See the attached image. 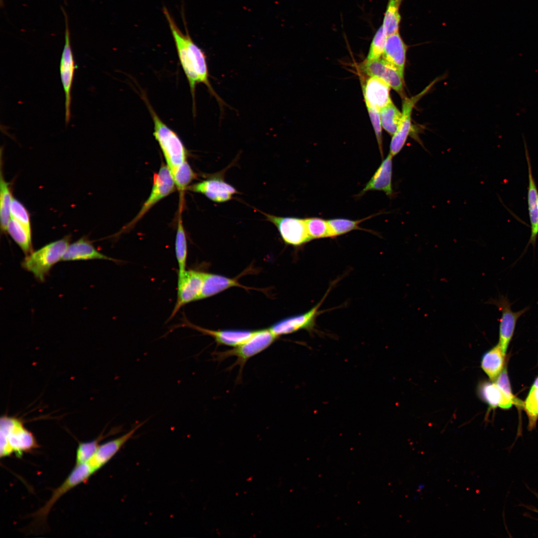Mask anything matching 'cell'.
Returning a JSON list of instances; mask_svg holds the SVG:
<instances>
[{
  "instance_id": "6da1fadb",
  "label": "cell",
  "mask_w": 538,
  "mask_h": 538,
  "mask_svg": "<svg viewBox=\"0 0 538 538\" xmlns=\"http://www.w3.org/2000/svg\"><path fill=\"white\" fill-rule=\"evenodd\" d=\"M163 13L173 38L180 64L189 84L194 111L196 87L199 84H204L207 87L211 95L218 102L220 109H223L227 104L217 94L210 83L205 53L194 43L187 28L184 33L178 27L166 7L163 8Z\"/></svg>"
},
{
  "instance_id": "7a4b0ae2",
  "label": "cell",
  "mask_w": 538,
  "mask_h": 538,
  "mask_svg": "<svg viewBox=\"0 0 538 538\" xmlns=\"http://www.w3.org/2000/svg\"><path fill=\"white\" fill-rule=\"evenodd\" d=\"M0 436L1 458L13 453L19 458L38 446L35 436L25 427L23 420L16 416L6 414L1 416Z\"/></svg>"
},
{
  "instance_id": "3957f363",
  "label": "cell",
  "mask_w": 538,
  "mask_h": 538,
  "mask_svg": "<svg viewBox=\"0 0 538 538\" xmlns=\"http://www.w3.org/2000/svg\"><path fill=\"white\" fill-rule=\"evenodd\" d=\"M153 123V135L163 154L171 175L186 161L187 150L178 134L166 125L144 98Z\"/></svg>"
},
{
  "instance_id": "277c9868",
  "label": "cell",
  "mask_w": 538,
  "mask_h": 538,
  "mask_svg": "<svg viewBox=\"0 0 538 538\" xmlns=\"http://www.w3.org/2000/svg\"><path fill=\"white\" fill-rule=\"evenodd\" d=\"M69 244L68 237L51 242L26 256L21 266L25 270L31 272L36 279L43 282L52 267L62 260Z\"/></svg>"
},
{
  "instance_id": "5b68a950",
  "label": "cell",
  "mask_w": 538,
  "mask_h": 538,
  "mask_svg": "<svg viewBox=\"0 0 538 538\" xmlns=\"http://www.w3.org/2000/svg\"><path fill=\"white\" fill-rule=\"evenodd\" d=\"M278 337L269 329H264L256 330L255 333L247 340L233 348L224 351H215L213 356L215 361L221 362L229 357L235 356L237 360L230 367L231 369L239 365V379H241L243 370L247 361L253 357L264 351L269 347Z\"/></svg>"
},
{
  "instance_id": "8992f818",
  "label": "cell",
  "mask_w": 538,
  "mask_h": 538,
  "mask_svg": "<svg viewBox=\"0 0 538 538\" xmlns=\"http://www.w3.org/2000/svg\"><path fill=\"white\" fill-rule=\"evenodd\" d=\"M94 473L88 463L75 465L64 482L54 490L48 501L33 516L37 521L44 522L53 505L62 496L77 485L87 481Z\"/></svg>"
},
{
  "instance_id": "52a82bcc",
  "label": "cell",
  "mask_w": 538,
  "mask_h": 538,
  "mask_svg": "<svg viewBox=\"0 0 538 538\" xmlns=\"http://www.w3.org/2000/svg\"><path fill=\"white\" fill-rule=\"evenodd\" d=\"M176 189L171 173L166 165L162 164L158 172L153 176L150 194L139 211L125 227L128 229L134 226L158 202L167 196Z\"/></svg>"
},
{
  "instance_id": "ba28073f",
  "label": "cell",
  "mask_w": 538,
  "mask_h": 538,
  "mask_svg": "<svg viewBox=\"0 0 538 538\" xmlns=\"http://www.w3.org/2000/svg\"><path fill=\"white\" fill-rule=\"evenodd\" d=\"M266 220L277 229L283 242L289 245L298 247L311 240L308 235L305 219L292 217H279L262 213Z\"/></svg>"
},
{
  "instance_id": "9c48e42d",
  "label": "cell",
  "mask_w": 538,
  "mask_h": 538,
  "mask_svg": "<svg viewBox=\"0 0 538 538\" xmlns=\"http://www.w3.org/2000/svg\"><path fill=\"white\" fill-rule=\"evenodd\" d=\"M204 276V272L193 269L185 270L182 274H178L177 300L169 320L171 319L183 306L199 300Z\"/></svg>"
},
{
  "instance_id": "30bf717a",
  "label": "cell",
  "mask_w": 538,
  "mask_h": 538,
  "mask_svg": "<svg viewBox=\"0 0 538 538\" xmlns=\"http://www.w3.org/2000/svg\"><path fill=\"white\" fill-rule=\"evenodd\" d=\"M76 65L70 45V33L67 22L65 34V44L60 63V77L65 94V121L68 124L71 119V90Z\"/></svg>"
},
{
  "instance_id": "8fae6325",
  "label": "cell",
  "mask_w": 538,
  "mask_h": 538,
  "mask_svg": "<svg viewBox=\"0 0 538 538\" xmlns=\"http://www.w3.org/2000/svg\"><path fill=\"white\" fill-rule=\"evenodd\" d=\"M187 189L205 195L209 199L217 203L228 201L235 194L239 193L232 185L226 182L223 174H215L210 178L190 185Z\"/></svg>"
},
{
  "instance_id": "7c38bea8",
  "label": "cell",
  "mask_w": 538,
  "mask_h": 538,
  "mask_svg": "<svg viewBox=\"0 0 538 538\" xmlns=\"http://www.w3.org/2000/svg\"><path fill=\"white\" fill-rule=\"evenodd\" d=\"M326 296V294L323 299L308 311L282 319L271 325L269 329L278 338L280 336L292 333L301 329L310 332L313 331L316 318L319 314V309Z\"/></svg>"
},
{
  "instance_id": "4fadbf2b",
  "label": "cell",
  "mask_w": 538,
  "mask_h": 538,
  "mask_svg": "<svg viewBox=\"0 0 538 538\" xmlns=\"http://www.w3.org/2000/svg\"><path fill=\"white\" fill-rule=\"evenodd\" d=\"M431 83L418 94L410 98L405 97L403 101L402 118L397 132L393 135L390 147V153L393 157L396 155L404 147L411 130V117L415 104L431 87Z\"/></svg>"
},
{
  "instance_id": "5bb4252c",
  "label": "cell",
  "mask_w": 538,
  "mask_h": 538,
  "mask_svg": "<svg viewBox=\"0 0 538 538\" xmlns=\"http://www.w3.org/2000/svg\"><path fill=\"white\" fill-rule=\"evenodd\" d=\"M360 68L370 77L382 79L401 96H404V78L394 67L382 58L373 60L366 59L361 64Z\"/></svg>"
},
{
  "instance_id": "9a60e30c",
  "label": "cell",
  "mask_w": 538,
  "mask_h": 538,
  "mask_svg": "<svg viewBox=\"0 0 538 538\" xmlns=\"http://www.w3.org/2000/svg\"><path fill=\"white\" fill-rule=\"evenodd\" d=\"M491 303L495 304L502 312L499 326V341L500 346L506 353L509 344L513 336L515 326L518 319L524 314L529 307H526L517 312L511 309V303L506 297L502 296L498 300H493Z\"/></svg>"
},
{
  "instance_id": "2e32d148",
  "label": "cell",
  "mask_w": 538,
  "mask_h": 538,
  "mask_svg": "<svg viewBox=\"0 0 538 538\" xmlns=\"http://www.w3.org/2000/svg\"><path fill=\"white\" fill-rule=\"evenodd\" d=\"M183 326L196 330L204 335H209L214 339L217 345L236 347L250 338L256 330L227 329L213 330L196 325L186 318L183 319Z\"/></svg>"
},
{
  "instance_id": "e0dca14e",
  "label": "cell",
  "mask_w": 538,
  "mask_h": 538,
  "mask_svg": "<svg viewBox=\"0 0 538 538\" xmlns=\"http://www.w3.org/2000/svg\"><path fill=\"white\" fill-rule=\"evenodd\" d=\"M142 422L131 429L129 432L103 444H100L97 451L88 463L95 473L107 463L120 449L134 435L141 426Z\"/></svg>"
},
{
  "instance_id": "ac0fdd59",
  "label": "cell",
  "mask_w": 538,
  "mask_h": 538,
  "mask_svg": "<svg viewBox=\"0 0 538 538\" xmlns=\"http://www.w3.org/2000/svg\"><path fill=\"white\" fill-rule=\"evenodd\" d=\"M523 136L528 169L527 202L531 231L528 245L531 244L535 247L538 235V189L533 175L532 164L526 139L524 136Z\"/></svg>"
},
{
  "instance_id": "d6986e66",
  "label": "cell",
  "mask_w": 538,
  "mask_h": 538,
  "mask_svg": "<svg viewBox=\"0 0 538 538\" xmlns=\"http://www.w3.org/2000/svg\"><path fill=\"white\" fill-rule=\"evenodd\" d=\"M391 87L382 79L370 77L364 87L363 94L366 106L380 110L391 101Z\"/></svg>"
},
{
  "instance_id": "ffe728a7",
  "label": "cell",
  "mask_w": 538,
  "mask_h": 538,
  "mask_svg": "<svg viewBox=\"0 0 538 538\" xmlns=\"http://www.w3.org/2000/svg\"><path fill=\"white\" fill-rule=\"evenodd\" d=\"M407 46L399 32L389 35L381 58L394 67L404 78Z\"/></svg>"
},
{
  "instance_id": "44dd1931",
  "label": "cell",
  "mask_w": 538,
  "mask_h": 538,
  "mask_svg": "<svg viewBox=\"0 0 538 538\" xmlns=\"http://www.w3.org/2000/svg\"><path fill=\"white\" fill-rule=\"evenodd\" d=\"M92 260L118 261L117 260L108 257L99 252L88 239L84 237L69 245L63 255L62 261H74Z\"/></svg>"
},
{
  "instance_id": "7402d4cb",
  "label": "cell",
  "mask_w": 538,
  "mask_h": 538,
  "mask_svg": "<svg viewBox=\"0 0 538 538\" xmlns=\"http://www.w3.org/2000/svg\"><path fill=\"white\" fill-rule=\"evenodd\" d=\"M393 156L389 154L382 162L369 181L367 183L360 195L370 190L384 191L388 196H392Z\"/></svg>"
},
{
  "instance_id": "603a6c76",
  "label": "cell",
  "mask_w": 538,
  "mask_h": 538,
  "mask_svg": "<svg viewBox=\"0 0 538 538\" xmlns=\"http://www.w3.org/2000/svg\"><path fill=\"white\" fill-rule=\"evenodd\" d=\"M234 286L248 288L240 284L235 278L204 272L203 284L199 299L211 297Z\"/></svg>"
},
{
  "instance_id": "cb8c5ba5",
  "label": "cell",
  "mask_w": 538,
  "mask_h": 538,
  "mask_svg": "<svg viewBox=\"0 0 538 538\" xmlns=\"http://www.w3.org/2000/svg\"><path fill=\"white\" fill-rule=\"evenodd\" d=\"M505 356L498 343L483 355L481 368L491 381H494L503 371Z\"/></svg>"
},
{
  "instance_id": "d4e9b609",
  "label": "cell",
  "mask_w": 538,
  "mask_h": 538,
  "mask_svg": "<svg viewBox=\"0 0 538 538\" xmlns=\"http://www.w3.org/2000/svg\"><path fill=\"white\" fill-rule=\"evenodd\" d=\"M479 394L482 399L492 408L500 407L508 409L514 403L507 398L495 382H485L479 388Z\"/></svg>"
},
{
  "instance_id": "484cf974",
  "label": "cell",
  "mask_w": 538,
  "mask_h": 538,
  "mask_svg": "<svg viewBox=\"0 0 538 538\" xmlns=\"http://www.w3.org/2000/svg\"><path fill=\"white\" fill-rule=\"evenodd\" d=\"M7 232L26 256L33 252L31 232L12 218L8 222Z\"/></svg>"
},
{
  "instance_id": "4316f807",
  "label": "cell",
  "mask_w": 538,
  "mask_h": 538,
  "mask_svg": "<svg viewBox=\"0 0 538 538\" xmlns=\"http://www.w3.org/2000/svg\"><path fill=\"white\" fill-rule=\"evenodd\" d=\"M9 184L0 174V222L2 231H7L8 222L11 218L10 207L12 201Z\"/></svg>"
},
{
  "instance_id": "83f0119b",
  "label": "cell",
  "mask_w": 538,
  "mask_h": 538,
  "mask_svg": "<svg viewBox=\"0 0 538 538\" xmlns=\"http://www.w3.org/2000/svg\"><path fill=\"white\" fill-rule=\"evenodd\" d=\"M383 128L391 135L398 131L401 122L402 113L391 101L380 111Z\"/></svg>"
},
{
  "instance_id": "f1b7e54d",
  "label": "cell",
  "mask_w": 538,
  "mask_h": 538,
  "mask_svg": "<svg viewBox=\"0 0 538 538\" xmlns=\"http://www.w3.org/2000/svg\"><path fill=\"white\" fill-rule=\"evenodd\" d=\"M181 214L179 216L175 238V251L178 265V274L186 270L187 257V242L185 231L182 223Z\"/></svg>"
},
{
  "instance_id": "f546056e",
  "label": "cell",
  "mask_w": 538,
  "mask_h": 538,
  "mask_svg": "<svg viewBox=\"0 0 538 538\" xmlns=\"http://www.w3.org/2000/svg\"><path fill=\"white\" fill-rule=\"evenodd\" d=\"M402 0H389L382 25L387 36L399 32L401 15L399 9Z\"/></svg>"
},
{
  "instance_id": "4dcf8cb0",
  "label": "cell",
  "mask_w": 538,
  "mask_h": 538,
  "mask_svg": "<svg viewBox=\"0 0 538 538\" xmlns=\"http://www.w3.org/2000/svg\"><path fill=\"white\" fill-rule=\"evenodd\" d=\"M523 406L528 417V429L532 430L536 427L538 420V376L530 390Z\"/></svg>"
},
{
  "instance_id": "1f68e13d",
  "label": "cell",
  "mask_w": 538,
  "mask_h": 538,
  "mask_svg": "<svg viewBox=\"0 0 538 538\" xmlns=\"http://www.w3.org/2000/svg\"><path fill=\"white\" fill-rule=\"evenodd\" d=\"M305 220L311 240L333 237L328 220L317 217L308 218Z\"/></svg>"
},
{
  "instance_id": "d6a6232c",
  "label": "cell",
  "mask_w": 538,
  "mask_h": 538,
  "mask_svg": "<svg viewBox=\"0 0 538 538\" xmlns=\"http://www.w3.org/2000/svg\"><path fill=\"white\" fill-rule=\"evenodd\" d=\"M176 189L180 192V195H183L185 190H187L190 183L196 178V175L187 161L181 164L172 174Z\"/></svg>"
},
{
  "instance_id": "836d02e7",
  "label": "cell",
  "mask_w": 538,
  "mask_h": 538,
  "mask_svg": "<svg viewBox=\"0 0 538 538\" xmlns=\"http://www.w3.org/2000/svg\"><path fill=\"white\" fill-rule=\"evenodd\" d=\"M107 436L108 434L103 436L102 434L92 441L79 442L76 451L75 465L88 462L97 451L99 442Z\"/></svg>"
},
{
  "instance_id": "e575fe53",
  "label": "cell",
  "mask_w": 538,
  "mask_h": 538,
  "mask_svg": "<svg viewBox=\"0 0 538 538\" xmlns=\"http://www.w3.org/2000/svg\"><path fill=\"white\" fill-rule=\"evenodd\" d=\"M366 219L352 220L345 218H334L328 220L333 237L342 235L351 231L359 229V225Z\"/></svg>"
},
{
  "instance_id": "d590c367",
  "label": "cell",
  "mask_w": 538,
  "mask_h": 538,
  "mask_svg": "<svg viewBox=\"0 0 538 538\" xmlns=\"http://www.w3.org/2000/svg\"><path fill=\"white\" fill-rule=\"evenodd\" d=\"M387 37L381 26L373 37L366 60H373L381 58Z\"/></svg>"
},
{
  "instance_id": "8d00e7d4",
  "label": "cell",
  "mask_w": 538,
  "mask_h": 538,
  "mask_svg": "<svg viewBox=\"0 0 538 538\" xmlns=\"http://www.w3.org/2000/svg\"><path fill=\"white\" fill-rule=\"evenodd\" d=\"M10 216L11 218L31 232L30 216L27 210L20 202L13 198L10 207Z\"/></svg>"
},
{
  "instance_id": "74e56055",
  "label": "cell",
  "mask_w": 538,
  "mask_h": 538,
  "mask_svg": "<svg viewBox=\"0 0 538 538\" xmlns=\"http://www.w3.org/2000/svg\"><path fill=\"white\" fill-rule=\"evenodd\" d=\"M494 382H495L498 386L501 389L506 397L512 401L514 404L518 405H522V403L520 402L519 400L516 398L512 393L506 366H505L502 372Z\"/></svg>"
},
{
  "instance_id": "f35d334b",
  "label": "cell",
  "mask_w": 538,
  "mask_h": 538,
  "mask_svg": "<svg viewBox=\"0 0 538 538\" xmlns=\"http://www.w3.org/2000/svg\"><path fill=\"white\" fill-rule=\"evenodd\" d=\"M369 116L373 126L376 137L379 145L381 154L383 156L382 137V125L380 111L369 106H367Z\"/></svg>"
}]
</instances>
